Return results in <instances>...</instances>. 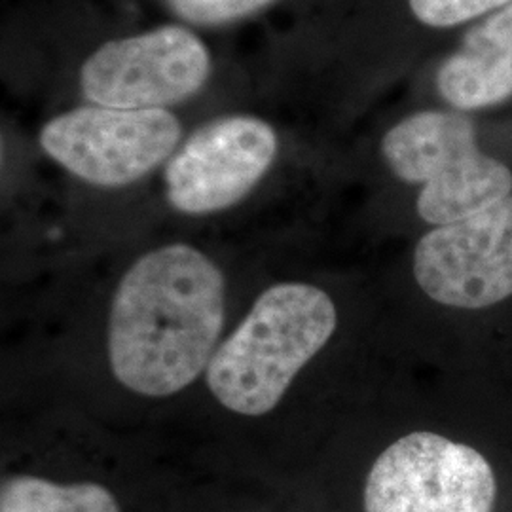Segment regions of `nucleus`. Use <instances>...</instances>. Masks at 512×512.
<instances>
[{
  "mask_svg": "<svg viewBox=\"0 0 512 512\" xmlns=\"http://www.w3.org/2000/svg\"><path fill=\"white\" fill-rule=\"evenodd\" d=\"M183 126L167 109L84 105L40 129L42 150L76 179L99 188L137 183L179 148Z\"/></svg>",
  "mask_w": 512,
  "mask_h": 512,
  "instance_id": "obj_4",
  "label": "nucleus"
},
{
  "mask_svg": "<svg viewBox=\"0 0 512 512\" xmlns=\"http://www.w3.org/2000/svg\"><path fill=\"white\" fill-rule=\"evenodd\" d=\"M211 54L184 25H162L99 46L80 69L82 95L99 107L167 109L202 90Z\"/></svg>",
  "mask_w": 512,
  "mask_h": 512,
  "instance_id": "obj_6",
  "label": "nucleus"
},
{
  "mask_svg": "<svg viewBox=\"0 0 512 512\" xmlns=\"http://www.w3.org/2000/svg\"><path fill=\"white\" fill-rule=\"evenodd\" d=\"M0 512H120V505L110 490L95 482L59 484L18 475L2 482Z\"/></svg>",
  "mask_w": 512,
  "mask_h": 512,
  "instance_id": "obj_10",
  "label": "nucleus"
},
{
  "mask_svg": "<svg viewBox=\"0 0 512 512\" xmlns=\"http://www.w3.org/2000/svg\"><path fill=\"white\" fill-rule=\"evenodd\" d=\"M165 8L188 25L224 27L249 18L277 0H162Z\"/></svg>",
  "mask_w": 512,
  "mask_h": 512,
  "instance_id": "obj_11",
  "label": "nucleus"
},
{
  "mask_svg": "<svg viewBox=\"0 0 512 512\" xmlns=\"http://www.w3.org/2000/svg\"><path fill=\"white\" fill-rule=\"evenodd\" d=\"M336 327L338 310L327 291L302 281L277 283L217 348L205 370L207 387L234 414L266 416Z\"/></svg>",
  "mask_w": 512,
  "mask_h": 512,
  "instance_id": "obj_2",
  "label": "nucleus"
},
{
  "mask_svg": "<svg viewBox=\"0 0 512 512\" xmlns=\"http://www.w3.org/2000/svg\"><path fill=\"white\" fill-rule=\"evenodd\" d=\"M512 0H408V6L423 25L448 29L484 14L497 12Z\"/></svg>",
  "mask_w": 512,
  "mask_h": 512,
  "instance_id": "obj_12",
  "label": "nucleus"
},
{
  "mask_svg": "<svg viewBox=\"0 0 512 512\" xmlns=\"http://www.w3.org/2000/svg\"><path fill=\"white\" fill-rule=\"evenodd\" d=\"M226 283L200 249L148 251L120 279L109 315L110 370L129 391L169 397L211 363L224 325Z\"/></svg>",
  "mask_w": 512,
  "mask_h": 512,
  "instance_id": "obj_1",
  "label": "nucleus"
},
{
  "mask_svg": "<svg viewBox=\"0 0 512 512\" xmlns=\"http://www.w3.org/2000/svg\"><path fill=\"white\" fill-rule=\"evenodd\" d=\"M437 92L459 112L512 97V2L465 33L437 71Z\"/></svg>",
  "mask_w": 512,
  "mask_h": 512,
  "instance_id": "obj_9",
  "label": "nucleus"
},
{
  "mask_svg": "<svg viewBox=\"0 0 512 512\" xmlns=\"http://www.w3.org/2000/svg\"><path fill=\"white\" fill-rule=\"evenodd\" d=\"M277 150V133L266 120L251 114L215 118L196 129L167 160V203L192 217L226 211L268 175Z\"/></svg>",
  "mask_w": 512,
  "mask_h": 512,
  "instance_id": "obj_7",
  "label": "nucleus"
},
{
  "mask_svg": "<svg viewBox=\"0 0 512 512\" xmlns=\"http://www.w3.org/2000/svg\"><path fill=\"white\" fill-rule=\"evenodd\" d=\"M423 294L454 310H486L512 296V194L469 219L435 226L412 258Z\"/></svg>",
  "mask_w": 512,
  "mask_h": 512,
  "instance_id": "obj_8",
  "label": "nucleus"
},
{
  "mask_svg": "<svg viewBox=\"0 0 512 512\" xmlns=\"http://www.w3.org/2000/svg\"><path fill=\"white\" fill-rule=\"evenodd\" d=\"M382 158L406 184L420 186L416 211L427 224L469 219L512 194V169L482 152L473 120L459 110H420L382 139Z\"/></svg>",
  "mask_w": 512,
  "mask_h": 512,
  "instance_id": "obj_3",
  "label": "nucleus"
},
{
  "mask_svg": "<svg viewBox=\"0 0 512 512\" xmlns=\"http://www.w3.org/2000/svg\"><path fill=\"white\" fill-rule=\"evenodd\" d=\"M495 499L486 456L433 431L389 444L366 476L365 512H494Z\"/></svg>",
  "mask_w": 512,
  "mask_h": 512,
  "instance_id": "obj_5",
  "label": "nucleus"
}]
</instances>
